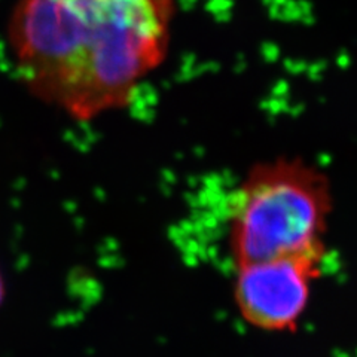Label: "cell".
Segmentation results:
<instances>
[{
    "label": "cell",
    "mask_w": 357,
    "mask_h": 357,
    "mask_svg": "<svg viewBox=\"0 0 357 357\" xmlns=\"http://www.w3.org/2000/svg\"><path fill=\"white\" fill-rule=\"evenodd\" d=\"M176 0H18L8 26L29 91L77 122L128 107L169 57Z\"/></svg>",
    "instance_id": "cell-1"
},
{
    "label": "cell",
    "mask_w": 357,
    "mask_h": 357,
    "mask_svg": "<svg viewBox=\"0 0 357 357\" xmlns=\"http://www.w3.org/2000/svg\"><path fill=\"white\" fill-rule=\"evenodd\" d=\"M333 186L320 165L280 155L250 165L225 204L236 266L301 255H325Z\"/></svg>",
    "instance_id": "cell-2"
},
{
    "label": "cell",
    "mask_w": 357,
    "mask_h": 357,
    "mask_svg": "<svg viewBox=\"0 0 357 357\" xmlns=\"http://www.w3.org/2000/svg\"><path fill=\"white\" fill-rule=\"evenodd\" d=\"M323 256H284L238 265L236 298L243 317L266 331L294 326L308 304Z\"/></svg>",
    "instance_id": "cell-3"
},
{
    "label": "cell",
    "mask_w": 357,
    "mask_h": 357,
    "mask_svg": "<svg viewBox=\"0 0 357 357\" xmlns=\"http://www.w3.org/2000/svg\"><path fill=\"white\" fill-rule=\"evenodd\" d=\"M3 298V282H2V275H0V301Z\"/></svg>",
    "instance_id": "cell-4"
}]
</instances>
